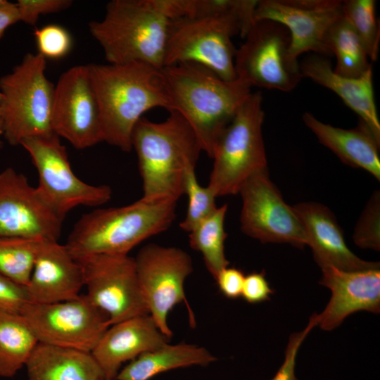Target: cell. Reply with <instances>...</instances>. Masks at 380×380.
Returning a JSON list of instances; mask_svg holds the SVG:
<instances>
[{
  "mask_svg": "<svg viewBox=\"0 0 380 380\" xmlns=\"http://www.w3.org/2000/svg\"><path fill=\"white\" fill-rule=\"evenodd\" d=\"M262 101L260 91L251 93L215 142L208 186L216 197L239 194L251 176L267 170Z\"/></svg>",
  "mask_w": 380,
  "mask_h": 380,
  "instance_id": "obj_6",
  "label": "cell"
},
{
  "mask_svg": "<svg viewBox=\"0 0 380 380\" xmlns=\"http://www.w3.org/2000/svg\"><path fill=\"white\" fill-rule=\"evenodd\" d=\"M341 5L338 0H259L254 18L284 25L291 37L290 54L296 59L308 51L329 56L327 34L343 15Z\"/></svg>",
  "mask_w": 380,
  "mask_h": 380,
  "instance_id": "obj_17",
  "label": "cell"
},
{
  "mask_svg": "<svg viewBox=\"0 0 380 380\" xmlns=\"http://www.w3.org/2000/svg\"><path fill=\"white\" fill-rule=\"evenodd\" d=\"M258 0H185L184 16H214L236 24L243 39L255 23Z\"/></svg>",
  "mask_w": 380,
  "mask_h": 380,
  "instance_id": "obj_30",
  "label": "cell"
},
{
  "mask_svg": "<svg viewBox=\"0 0 380 380\" xmlns=\"http://www.w3.org/2000/svg\"><path fill=\"white\" fill-rule=\"evenodd\" d=\"M195 168H188L184 179V194L188 196V207L179 227L187 232L192 231L218 208L215 203L216 196L211 189L201 186L198 182Z\"/></svg>",
  "mask_w": 380,
  "mask_h": 380,
  "instance_id": "obj_32",
  "label": "cell"
},
{
  "mask_svg": "<svg viewBox=\"0 0 380 380\" xmlns=\"http://www.w3.org/2000/svg\"><path fill=\"white\" fill-rule=\"evenodd\" d=\"M46 65L42 55L27 53L11 72L0 77L3 136L12 146L25 139L55 134L51 127L55 85L46 77Z\"/></svg>",
  "mask_w": 380,
  "mask_h": 380,
  "instance_id": "obj_7",
  "label": "cell"
},
{
  "mask_svg": "<svg viewBox=\"0 0 380 380\" xmlns=\"http://www.w3.org/2000/svg\"><path fill=\"white\" fill-rule=\"evenodd\" d=\"M101 380H110V379H107L103 378V379H102Z\"/></svg>",
  "mask_w": 380,
  "mask_h": 380,
  "instance_id": "obj_44",
  "label": "cell"
},
{
  "mask_svg": "<svg viewBox=\"0 0 380 380\" xmlns=\"http://www.w3.org/2000/svg\"><path fill=\"white\" fill-rule=\"evenodd\" d=\"M4 147V144L3 142L0 140V151Z\"/></svg>",
  "mask_w": 380,
  "mask_h": 380,
  "instance_id": "obj_43",
  "label": "cell"
},
{
  "mask_svg": "<svg viewBox=\"0 0 380 380\" xmlns=\"http://www.w3.org/2000/svg\"><path fill=\"white\" fill-rule=\"evenodd\" d=\"M51 127L79 150L103 141L88 65L72 66L60 76L54 89Z\"/></svg>",
  "mask_w": 380,
  "mask_h": 380,
  "instance_id": "obj_15",
  "label": "cell"
},
{
  "mask_svg": "<svg viewBox=\"0 0 380 380\" xmlns=\"http://www.w3.org/2000/svg\"><path fill=\"white\" fill-rule=\"evenodd\" d=\"M41 241L0 236V274L27 286Z\"/></svg>",
  "mask_w": 380,
  "mask_h": 380,
  "instance_id": "obj_29",
  "label": "cell"
},
{
  "mask_svg": "<svg viewBox=\"0 0 380 380\" xmlns=\"http://www.w3.org/2000/svg\"><path fill=\"white\" fill-rule=\"evenodd\" d=\"M326 43L336 58L333 70L338 75L358 77L372 69L362 44L342 15L329 28Z\"/></svg>",
  "mask_w": 380,
  "mask_h": 380,
  "instance_id": "obj_27",
  "label": "cell"
},
{
  "mask_svg": "<svg viewBox=\"0 0 380 380\" xmlns=\"http://www.w3.org/2000/svg\"><path fill=\"white\" fill-rule=\"evenodd\" d=\"M380 195L376 191L362 213L353 234V241L360 248L380 249Z\"/></svg>",
  "mask_w": 380,
  "mask_h": 380,
  "instance_id": "obj_33",
  "label": "cell"
},
{
  "mask_svg": "<svg viewBox=\"0 0 380 380\" xmlns=\"http://www.w3.org/2000/svg\"><path fill=\"white\" fill-rule=\"evenodd\" d=\"M3 107H4V96L0 91V135H3V132H4Z\"/></svg>",
  "mask_w": 380,
  "mask_h": 380,
  "instance_id": "obj_41",
  "label": "cell"
},
{
  "mask_svg": "<svg viewBox=\"0 0 380 380\" xmlns=\"http://www.w3.org/2000/svg\"><path fill=\"white\" fill-rule=\"evenodd\" d=\"M134 260L148 313L160 331L167 338L172 337L167 317L176 305L184 302L189 311L191 325L194 326V315L184 289L186 279L193 271L191 256L177 247L149 243L141 248Z\"/></svg>",
  "mask_w": 380,
  "mask_h": 380,
  "instance_id": "obj_11",
  "label": "cell"
},
{
  "mask_svg": "<svg viewBox=\"0 0 380 380\" xmlns=\"http://www.w3.org/2000/svg\"><path fill=\"white\" fill-rule=\"evenodd\" d=\"M178 17L177 0H113L89 30L108 63L140 62L161 70L169 25Z\"/></svg>",
  "mask_w": 380,
  "mask_h": 380,
  "instance_id": "obj_4",
  "label": "cell"
},
{
  "mask_svg": "<svg viewBox=\"0 0 380 380\" xmlns=\"http://www.w3.org/2000/svg\"><path fill=\"white\" fill-rule=\"evenodd\" d=\"M34 37L38 53L46 58H61L68 54L72 47L70 33L58 25H46L36 29Z\"/></svg>",
  "mask_w": 380,
  "mask_h": 380,
  "instance_id": "obj_34",
  "label": "cell"
},
{
  "mask_svg": "<svg viewBox=\"0 0 380 380\" xmlns=\"http://www.w3.org/2000/svg\"><path fill=\"white\" fill-rule=\"evenodd\" d=\"M20 145L28 152L38 172V191L63 221L75 207L99 206L111 198L109 186L87 184L74 174L66 148L57 135L25 139Z\"/></svg>",
  "mask_w": 380,
  "mask_h": 380,
  "instance_id": "obj_10",
  "label": "cell"
},
{
  "mask_svg": "<svg viewBox=\"0 0 380 380\" xmlns=\"http://www.w3.org/2000/svg\"><path fill=\"white\" fill-rule=\"evenodd\" d=\"M216 360L217 358L203 347L167 343L132 360L119 371L115 380H149L174 369L194 365L205 367Z\"/></svg>",
  "mask_w": 380,
  "mask_h": 380,
  "instance_id": "obj_25",
  "label": "cell"
},
{
  "mask_svg": "<svg viewBox=\"0 0 380 380\" xmlns=\"http://www.w3.org/2000/svg\"><path fill=\"white\" fill-rule=\"evenodd\" d=\"M317 325L318 314L315 313L311 315L303 331L294 332L290 336L285 350L284 362L271 380H298L295 374L297 353L306 336Z\"/></svg>",
  "mask_w": 380,
  "mask_h": 380,
  "instance_id": "obj_35",
  "label": "cell"
},
{
  "mask_svg": "<svg viewBox=\"0 0 380 380\" xmlns=\"http://www.w3.org/2000/svg\"><path fill=\"white\" fill-rule=\"evenodd\" d=\"M303 120L320 143L343 163L362 168L380 179V143L362 121L357 127L345 129L324 123L310 113H305Z\"/></svg>",
  "mask_w": 380,
  "mask_h": 380,
  "instance_id": "obj_23",
  "label": "cell"
},
{
  "mask_svg": "<svg viewBox=\"0 0 380 380\" xmlns=\"http://www.w3.org/2000/svg\"><path fill=\"white\" fill-rule=\"evenodd\" d=\"M29 302L25 286L0 274V312L21 314Z\"/></svg>",
  "mask_w": 380,
  "mask_h": 380,
  "instance_id": "obj_37",
  "label": "cell"
},
{
  "mask_svg": "<svg viewBox=\"0 0 380 380\" xmlns=\"http://www.w3.org/2000/svg\"><path fill=\"white\" fill-rule=\"evenodd\" d=\"M168 339L150 315L137 316L110 325L91 353L104 378L115 380L124 362L163 346Z\"/></svg>",
  "mask_w": 380,
  "mask_h": 380,
  "instance_id": "obj_20",
  "label": "cell"
},
{
  "mask_svg": "<svg viewBox=\"0 0 380 380\" xmlns=\"http://www.w3.org/2000/svg\"><path fill=\"white\" fill-rule=\"evenodd\" d=\"M7 2L8 1L6 0H0V7L5 5Z\"/></svg>",
  "mask_w": 380,
  "mask_h": 380,
  "instance_id": "obj_42",
  "label": "cell"
},
{
  "mask_svg": "<svg viewBox=\"0 0 380 380\" xmlns=\"http://www.w3.org/2000/svg\"><path fill=\"white\" fill-rule=\"evenodd\" d=\"M303 77L336 93L344 103L356 113L380 143V122L374 101L372 69L358 77L337 75L324 56L312 54L300 65Z\"/></svg>",
  "mask_w": 380,
  "mask_h": 380,
  "instance_id": "obj_22",
  "label": "cell"
},
{
  "mask_svg": "<svg viewBox=\"0 0 380 380\" xmlns=\"http://www.w3.org/2000/svg\"><path fill=\"white\" fill-rule=\"evenodd\" d=\"M83 286L82 267L65 245L42 240L25 286L30 302L46 304L72 300L80 295Z\"/></svg>",
  "mask_w": 380,
  "mask_h": 380,
  "instance_id": "obj_19",
  "label": "cell"
},
{
  "mask_svg": "<svg viewBox=\"0 0 380 380\" xmlns=\"http://www.w3.org/2000/svg\"><path fill=\"white\" fill-rule=\"evenodd\" d=\"M25 366L29 380H101L104 378L90 352L39 342Z\"/></svg>",
  "mask_w": 380,
  "mask_h": 380,
  "instance_id": "obj_24",
  "label": "cell"
},
{
  "mask_svg": "<svg viewBox=\"0 0 380 380\" xmlns=\"http://www.w3.org/2000/svg\"><path fill=\"white\" fill-rule=\"evenodd\" d=\"M62 222L24 175L0 172V236L58 241Z\"/></svg>",
  "mask_w": 380,
  "mask_h": 380,
  "instance_id": "obj_16",
  "label": "cell"
},
{
  "mask_svg": "<svg viewBox=\"0 0 380 380\" xmlns=\"http://www.w3.org/2000/svg\"><path fill=\"white\" fill-rule=\"evenodd\" d=\"M75 260L82 267L86 296L108 316L110 325L149 315L134 258L100 254Z\"/></svg>",
  "mask_w": 380,
  "mask_h": 380,
  "instance_id": "obj_13",
  "label": "cell"
},
{
  "mask_svg": "<svg viewBox=\"0 0 380 380\" xmlns=\"http://www.w3.org/2000/svg\"><path fill=\"white\" fill-rule=\"evenodd\" d=\"M374 0L342 1L343 17L359 38L369 59L375 61L379 53V25L375 15Z\"/></svg>",
  "mask_w": 380,
  "mask_h": 380,
  "instance_id": "obj_31",
  "label": "cell"
},
{
  "mask_svg": "<svg viewBox=\"0 0 380 380\" xmlns=\"http://www.w3.org/2000/svg\"><path fill=\"white\" fill-rule=\"evenodd\" d=\"M322 269L320 284L330 289L331 298L318 315V325L324 331L338 327L353 312L380 311L379 267L346 271L327 266Z\"/></svg>",
  "mask_w": 380,
  "mask_h": 380,
  "instance_id": "obj_18",
  "label": "cell"
},
{
  "mask_svg": "<svg viewBox=\"0 0 380 380\" xmlns=\"http://www.w3.org/2000/svg\"><path fill=\"white\" fill-rule=\"evenodd\" d=\"M227 210V204L218 207L214 213L189 232L191 248L202 254L205 265L215 279L229 265L224 253Z\"/></svg>",
  "mask_w": 380,
  "mask_h": 380,
  "instance_id": "obj_28",
  "label": "cell"
},
{
  "mask_svg": "<svg viewBox=\"0 0 380 380\" xmlns=\"http://www.w3.org/2000/svg\"><path fill=\"white\" fill-rule=\"evenodd\" d=\"M244 279L245 276L240 270L227 267L220 272L215 280L225 297L236 299L241 296Z\"/></svg>",
  "mask_w": 380,
  "mask_h": 380,
  "instance_id": "obj_39",
  "label": "cell"
},
{
  "mask_svg": "<svg viewBox=\"0 0 380 380\" xmlns=\"http://www.w3.org/2000/svg\"><path fill=\"white\" fill-rule=\"evenodd\" d=\"M160 122L143 116L131 137L142 179V200L175 202L184 194L186 170L196 167L202 148L188 122L175 110Z\"/></svg>",
  "mask_w": 380,
  "mask_h": 380,
  "instance_id": "obj_3",
  "label": "cell"
},
{
  "mask_svg": "<svg viewBox=\"0 0 380 380\" xmlns=\"http://www.w3.org/2000/svg\"><path fill=\"white\" fill-rule=\"evenodd\" d=\"M306 234L314 258L319 266H331L346 271L379 267V262L365 261L348 247L343 232L331 211L316 202L293 206Z\"/></svg>",
  "mask_w": 380,
  "mask_h": 380,
  "instance_id": "obj_21",
  "label": "cell"
},
{
  "mask_svg": "<svg viewBox=\"0 0 380 380\" xmlns=\"http://www.w3.org/2000/svg\"><path fill=\"white\" fill-rule=\"evenodd\" d=\"M99 108L103 141L125 152L132 148L133 129L144 114L156 107L169 110L161 72L148 64H89Z\"/></svg>",
  "mask_w": 380,
  "mask_h": 380,
  "instance_id": "obj_1",
  "label": "cell"
},
{
  "mask_svg": "<svg viewBox=\"0 0 380 380\" xmlns=\"http://www.w3.org/2000/svg\"><path fill=\"white\" fill-rule=\"evenodd\" d=\"M16 6L20 21L34 26L42 15L61 12L68 8L71 0H18Z\"/></svg>",
  "mask_w": 380,
  "mask_h": 380,
  "instance_id": "obj_36",
  "label": "cell"
},
{
  "mask_svg": "<svg viewBox=\"0 0 380 380\" xmlns=\"http://www.w3.org/2000/svg\"><path fill=\"white\" fill-rule=\"evenodd\" d=\"M169 110L184 117L196 133L202 151L211 158L218 137L251 94L239 79L225 81L208 68L182 63L161 69Z\"/></svg>",
  "mask_w": 380,
  "mask_h": 380,
  "instance_id": "obj_2",
  "label": "cell"
},
{
  "mask_svg": "<svg viewBox=\"0 0 380 380\" xmlns=\"http://www.w3.org/2000/svg\"><path fill=\"white\" fill-rule=\"evenodd\" d=\"M37 343L21 314L0 312V376H15L25 365Z\"/></svg>",
  "mask_w": 380,
  "mask_h": 380,
  "instance_id": "obj_26",
  "label": "cell"
},
{
  "mask_svg": "<svg viewBox=\"0 0 380 380\" xmlns=\"http://www.w3.org/2000/svg\"><path fill=\"white\" fill-rule=\"evenodd\" d=\"M175 202L141 198L121 207L83 215L65 244L75 259L92 255H128L146 239L167 230L176 217Z\"/></svg>",
  "mask_w": 380,
  "mask_h": 380,
  "instance_id": "obj_5",
  "label": "cell"
},
{
  "mask_svg": "<svg viewBox=\"0 0 380 380\" xmlns=\"http://www.w3.org/2000/svg\"><path fill=\"white\" fill-rule=\"evenodd\" d=\"M236 49V78L253 86L283 91L293 90L303 75L298 59L289 52L291 37L282 25L255 20Z\"/></svg>",
  "mask_w": 380,
  "mask_h": 380,
  "instance_id": "obj_9",
  "label": "cell"
},
{
  "mask_svg": "<svg viewBox=\"0 0 380 380\" xmlns=\"http://www.w3.org/2000/svg\"><path fill=\"white\" fill-rule=\"evenodd\" d=\"M20 21L18 11L15 3L8 1L0 7V39L6 30L11 25Z\"/></svg>",
  "mask_w": 380,
  "mask_h": 380,
  "instance_id": "obj_40",
  "label": "cell"
},
{
  "mask_svg": "<svg viewBox=\"0 0 380 380\" xmlns=\"http://www.w3.org/2000/svg\"><path fill=\"white\" fill-rule=\"evenodd\" d=\"M21 315L38 342L90 353L110 326L108 316L86 294L54 303L29 302Z\"/></svg>",
  "mask_w": 380,
  "mask_h": 380,
  "instance_id": "obj_12",
  "label": "cell"
},
{
  "mask_svg": "<svg viewBox=\"0 0 380 380\" xmlns=\"http://www.w3.org/2000/svg\"><path fill=\"white\" fill-rule=\"evenodd\" d=\"M240 35L233 22L220 17L183 16L171 20L164 66L182 63L203 65L225 81L236 80V49L232 37Z\"/></svg>",
  "mask_w": 380,
  "mask_h": 380,
  "instance_id": "obj_8",
  "label": "cell"
},
{
  "mask_svg": "<svg viewBox=\"0 0 380 380\" xmlns=\"http://www.w3.org/2000/svg\"><path fill=\"white\" fill-rule=\"evenodd\" d=\"M242 198L241 229L262 243L308 246L303 227L293 206L289 205L270 180L267 170L251 176L239 189Z\"/></svg>",
  "mask_w": 380,
  "mask_h": 380,
  "instance_id": "obj_14",
  "label": "cell"
},
{
  "mask_svg": "<svg viewBox=\"0 0 380 380\" xmlns=\"http://www.w3.org/2000/svg\"><path fill=\"white\" fill-rule=\"evenodd\" d=\"M274 293L264 272H253L245 276L241 296L248 303L255 304L270 300Z\"/></svg>",
  "mask_w": 380,
  "mask_h": 380,
  "instance_id": "obj_38",
  "label": "cell"
}]
</instances>
